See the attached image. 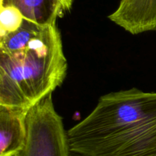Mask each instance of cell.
<instances>
[{"label":"cell","instance_id":"obj_1","mask_svg":"<svg viewBox=\"0 0 156 156\" xmlns=\"http://www.w3.org/2000/svg\"><path fill=\"white\" fill-rule=\"evenodd\" d=\"M67 135L71 152L81 156L156 155V92L104 95Z\"/></svg>","mask_w":156,"mask_h":156},{"label":"cell","instance_id":"obj_2","mask_svg":"<svg viewBox=\"0 0 156 156\" xmlns=\"http://www.w3.org/2000/svg\"><path fill=\"white\" fill-rule=\"evenodd\" d=\"M67 70L57 24L24 19L0 36V106L29 111L62 85Z\"/></svg>","mask_w":156,"mask_h":156},{"label":"cell","instance_id":"obj_3","mask_svg":"<svg viewBox=\"0 0 156 156\" xmlns=\"http://www.w3.org/2000/svg\"><path fill=\"white\" fill-rule=\"evenodd\" d=\"M26 123V144L19 156H70L67 131L52 94L29 110Z\"/></svg>","mask_w":156,"mask_h":156},{"label":"cell","instance_id":"obj_4","mask_svg":"<svg viewBox=\"0 0 156 156\" xmlns=\"http://www.w3.org/2000/svg\"><path fill=\"white\" fill-rule=\"evenodd\" d=\"M108 18L132 35L156 32V0H120Z\"/></svg>","mask_w":156,"mask_h":156},{"label":"cell","instance_id":"obj_5","mask_svg":"<svg viewBox=\"0 0 156 156\" xmlns=\"http://www.w3.org/2000/svg\"><path fill=\"white\" fill-rule=\"evenodd\" d=\"M28 111L0 106V156H13L24 149Z\"/></svg>","mask_w":156,"mask_h":156},{"label":"cell","instance_id":"obj_6","mask_svg":"<svg viewBox=\"0 0 156 156\" xmlns=\"http://www.w3.org/2000/svg\"><path fill=\"white\" fill-rule=\"evenodd\" d=\"M75 0H1V6L17 8L25 20L40 25L56 24L69 12Z\"/></svg>","mask_w":156,"mask_h":156},{"label":"cell","instance_id":"obj_7","mask_svg":"<svg viewBox=\"0 0 156 156\" xmlns=\"http://www.w3.org/2000/svg\"><path fill=\"white\" fill-rule=\"evenodd\" d=\"M24 18L17 8L11 6H1L0 36L15 32L22 24Z\"/></svg>","mask_w":156,"mask_h":156},{"label":"cell","instance_id":"obj_8","mask_svg":"<svg viewBox=\"0 0 156 156\" xmlns=\"http://www.w3.org/2000/svg\"><path fill=\"white\" fill-rule=\"evenodd\" d=\"M70 156H81V155H79V154L71 152V154H70ZM154 156H156V155H154Z\"/></svg>","mask_w":156,"mask_h":156},{"label":"cell","instance_id":"obj_9","mask_svg":"<svg viewBox=\"0 0 156 156\" xmlns=\"http://www.w3.org/2000/svg\"><path fill=\"white\" fill-rule=\"evenodd\" d=\"M13 156H19V154H15V155H13Z\"/></svg>","mask_w":156,"mask_h":156}]
</instances>
